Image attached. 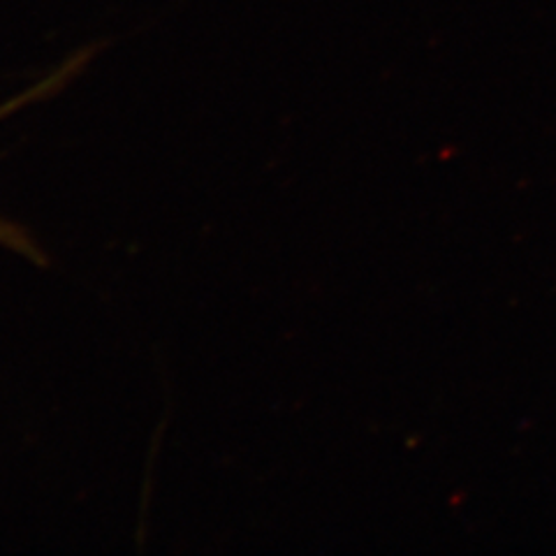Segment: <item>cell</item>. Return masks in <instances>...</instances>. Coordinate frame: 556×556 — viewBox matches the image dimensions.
I'll return each mask as SVG.
<instances>
[{
    "instance_id": "6da1fadb",
    "label": "cell",
    "mask_w": 556,
    "mask_h": 556,
    "mask_svg": "<svg viewBox=\"0 0 556 556\" xmlns=\"http://www.w3.org/2000/svg\"><path fill=\"white\" fill-rule=\"evenodd\" d=\"M0 241H3V243H10V247L20 249V251L35 253V251L28 247V241H26L20 232H16L14 228H10V225H5V223H0Z\"/></svg>"
}]
</instances>
